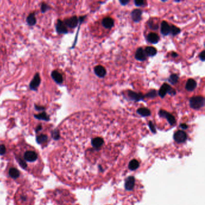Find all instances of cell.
Segmentation results:
<instances>
[{"instance_id": "cell-21", "label": "cell", "mask_w": 205, "mask_h": 205, "mask_svg": "<svg viewBox=\"0 0 205 205\" xmlns=\"http://www.w3.org/2000/svg\"><path fill=\"white\" fill-rule=\"evenodd\" d=\"M137 112V114H138L142 117H147L150 116L151 115L150 110L147 108H144V107L138 109Z\"/></svg>"}, {"instance_id": "cell-23", "label": "cell", "mask_w": 205, "mask_h": 205, "mask_svg": "<svg viewBox=\"0 0 205 205\" xmlns=\"http://www.w3.org/2000/svg\"><path fill=\"white\" fill-rule=\"evenodd\" d=\"M48 140V136L45 134H40L36 137V141L39 144H42L46 142Z\"/></svg>"}, {"instance_id": "cell-8", "label": "cell", "mask_w": 205, "mask_h": 205, "mask_svg": "<svg viewBox=\"0 0 205 205\" xmlns=\"http://www.w3.org/2000/svg\"><path fill=\"white\" fill-rule=\"evenodd\" d=\"M55 29H56L57 33L59 34H66L68 33V30L66 26L65 25L63 21H61L60 19H58L57 21V22L55 25Z\"/></svg>"}, {"instance_id": "cell-25", "label": "cell", "mask_w": 205, "mask_h": 205, "mask_svg": "<svg viewBox=\"0 0 205 205\" xmlns=\"http://www.w3.org/2000/svg\"><path fill=\"white\" fill-rule=\"evenodd\" d=\"M178 80H179V76H178L177 74H174H174H171L169 76V79H168L169 83L173 85L176 84L178 82Z\"/></svg>"}, {"instance_id": "cell-35", "label": "cell", "mask_w": 205, "mask_h": 205, "mask_svg": "<svg viewBox=\"0 0 205 205\" xmlns=\"http://www.w3.org/2000/svg\"><path fill=\"white\" fill-rule=\"evenodd\" d=\"M149 127H150L151 131H152L153 132H154V133H155V126L153 124V123L152 122H149Z\"/></svg>"}, {"instance_id": "cell-14", "label": "cell", "mask_w": 205, "mask_h": 205, "mask_svg": "<svg viewBox=\"0 0 205 205\" xmlns=\"http://www.w3.org/2000/svg\"><path fill=\"white\" fill-rule=\"evenodd\" d=\"M51 77L54 81L58 84H61L63 82V77L59 72L57 70H53L51 72Z\"/></svg>"}, {"instance_id": "cell-2", "label": "cell", "mask_w": 205, "mask_h": 205, "mask_svg": "<svg viewBox=\"0 0 205 205\" xmlns=\"http://www.w3.org/2000/svg\"><path fill=\"white\" fill-rule=\"evenodd\" d=\"M167 93L169 94L171 96H173L176 95V92L174 89L173 88L168 84L164 83L159 90L158 95L161 98H164L165 96V95H167Z\"/></svg>"}, {"instance_id": "cell-38", "label": "cell", "mask_w": 205, "mask_h": 205, "mask_svg": "<svg viewBox=\"0 0 205 205\" xmlns=\"http://www.w3.org/2000/svg\"><path fill=\"white\" fill-rule=\"evenodd\" d=\"M180 127H181V128L183 129H186L188 128V125H186V124H181V125H180Z\"/></svg>"}, {"instance_id": "cell-13", "label": "cell", "mask_w": 205, "mask_h": 205, "mask_svg": "<svg viewBox=\"0 0 205 205\" xmlns=\"http://www.w3.org/2000/svg\"><path fill=\"white\" fill-rule=\"evenodd\" d=\"M161 33L164 36H168L170 34V25L167 22L164 21L161 22Z\"/></svg>"}, {"instance_id": "cell-27", "label": "cell", "mask_w": 205, "mask_h": 205, "mask_svg": "<svg viewBox=\"0 0 205 205\" xmlns=\"http://www.w3.org/2000/svg\"><path fill=\"white\" fill-rule=\"evenodd\" d=\"M148 25L149 28H150L151 30H158V23H154V22L153 21L152 19H150L148 21Z\"/></svg>"}, {"instance_id": "cell-32", "label": "cell", "mask_w": 205, "mask_h": 205, "mask_svg": "<svg viewBox=\"0 0 205 205\" xmlns=\"http://www.w3.org/2000/svg\"><path fill=\"white\" fill-rule=\"evenodd\" d=\"M34 108L35 110L37 111H45V109H46V108L45 107H43V106L37 105L36 104H34Z\"/></svg>"}, {"instance_id": "cell-30", "label": "cell", "mask_w": 205, "mask_h": 205, "mask_svg": "<svg viewBox=\"0 0 205 205\" xmlns=\"http://www.w3.org/2000/svg\"><path fill=\"white\" fill-rule=\"evenodd\" d=\"M134 4H135L136 6L142 7L145 6L146 2L144 1H142V0H135L134 1Z\"/></svg>"}, {"instance_id": "cell-17", "label": "cell", "mask_w": 205, "mask_h": 205, "mask_svg": "<svg viewBox=\"0 0 205 205\" xmlns=\"http://www.w3.org/2000/svg\"><path fill=\"white\" fill-rule=\"evenodd\" d=\"M197 87V82L193 79H189L186 82L185 89L188 92H193Z\"/></svg>"}, {"instance_id": "cell-31", "label": "cell", "mask_w": 205, "mask_h": 205, "mask_svg": "<svg viewBox=\"0 0 205 205\" xmlns=\"http://www.w3.org/2000/svg\"><path fill=\"white\" fill-rule=\"evenodd\" d=\"M138 163L137 161H131V162L129 163V167H130V169L132 170L137 169L138 167Z\"/></svg>"}, {"instance_id": "cell-28", "label": "cell", "mask_w": 205, "mask_h": 205, "mask_svg": "<svg viewBox=\"0 0 205 205\" xmlns=\"http://www.w3.org/2000/svg\"><path fill=\"white\" fill-rule=\"evenodd\" d=\"M50 9V7L49 5L46 4L45 3H43L41 5V7H40V10H41V12L42 13H46Z\"/></svg>"}, {"instance_id": "cell-15", "label": "cell", "mask_w": 205, "mask_h": 205, "mask_svg": "<svg viewBox=\"0 0 205 205\" xmlns=\"http://www.w3.org/2000/svg\"><path fill=\"white\" fill-rule=\"evenodd\" d=\"M102 24L104 28L107 29H110L114 25V21L111 18L107 17L104 18L102 21Z\"/></svg>"}, {"instance_id": "cell-7", "label": "cell", "mask_w": 205, "mask_h": 205, "mask_svg": "<svg viewBox=\"0 0 205 205\" xmlns=\"http://www.w3.org/2000/svg\"><path fill=\"white\" fill-rule=\"evenodd\" d=\"M63 22L65 24V25L66 26V27H69L70 28H75L78 25L79 19L76 16H74L65 19Z\"/></svg>"}, {"instance_id": "cell-33", "label": "cell", "mask_w": 205, "mask_h": 205, "mask_svg": "<svg viewBox=\"0 0 205 205\" xmlns=\"http://www.w3.org/2000/svg\"><path fill=\"white\" fill-rule=\"evenodd\" d=\"M6 148L5 147L4 145H0V155H4L5 153H6Z\"/></svg>"}, {"instance_id": "cell-19", "label": "cell", "mask_w": 205, "mask_h": 205, "mask_svg": "<svg viewBox=\"0 0 205 205\" xmlns=\"http://www.w3.org/2000/svg\"><path fill=\"white\" fill-rule=\"evenodd\" d=\"M34 118L37 119V120H44L46 121V122H48L50 120L49 116H48L45 111H43L37 114H34Z\"/></svg>"}, {"instance_id": "cell-1", "label": "cell", "mask_w": 205, "mask_h": 205, "mask_svg": "<svg viewBox=\"0 0 205 205\" xmlns=\"http://www.w3.org/2000/svg\"><path fill=\"white\" fill-rule=\"evenodd\" d=\"M205 100L204 97L201 96H193L189 99V106L194 110H199L204 105Z\"/></svg>"}, {"instance_id": "cell-12", "label": "cell", "mask_w": 205, "mask_h": 205, "mask_svg": "<svg viewBox=\"0 0 205 205\" xmlns=\"http://www.w3.org/2000/svg\"><path fill=\"white\" fill-rule=\"evenodd\" d=\"M94 72L97 76L100 78H104L107 75V70L105 68L100 65L97 66L94 68Z\"/></svg>"}, {"instance_id": "cell-37", "label": "cell", "mask_w": 205, "mask_h": 205, "mask_svg": "<svg viewBox=\"0 0 205 205\" xmlns=\"http://www.w3.org/2000/svg\"><path fill=\"white\" fill-rule=\"evenodd\" d=\"M42 129V126L41 125H39L37 126L36 127V129H35V131H36V132H37L39 131H40Z\"/></svg>"}, {"instance_id": "cell-3", "label": "cell", "mask_w": 205, "mask_h": 205, "mask_svg": "<svg viewBox=\"0 0 205 205\" xmlns=\"http://www.w3.org/2000/svg\"><path fill=\"white\" fill-rule=\"evenodd\" d=\"M23 159H22L21 158H19V159H21V160L24 161L25 163H26V162H33L37 159L38 155H37V153L35 152L34 150H27L26 152H25L24 153H23Z\"/></svg>"}, {"instance_id": "cell-20", "label": "cell", "mask_w": 205, "mask_h": 205, "mask_svg": "<svg viewBox=\"0 0 205 205\" xmlns=\"http://www.w3.org/2000/svg\"><path fill=\"white\" fill-rule=\"evenodd\" d=\"M144 52H145L147 57H154L157 54V49L152 46L146 47L144 49Z\"/></svg>"}, {"instance_id": "cell-4", "label": "cell", "mask_w": 205, "mask_h": 205, "mask_svg": "<svg viewBox=\"0 0 205 205\" xmlns=\"http://www.w3.org/2000/svg\"><path fill=\"white\" fill-rule=\"evenodd\" d=\"M41 83V78L39 73H36L29 84V88L32 91H37Z\"/></svg>"}, {"instance_id": "cell-22", "label": "cell", "mask_w": 205, "mask_h": 205, "mask_svg": "<svg viewBox=\"0 0 205 205\" xmlns=\"http://www.w3.org/2000/svg\"><path fill=\"white\" fill-rule=\"evenodd\" d=\"M9 175L11 177L13 178V179H16L19 176V171H18V169H15V168H11L9 170Z\"/></svg>"}, {"instance_id": "cell-26", "label": "cell", "mask_w": 205, "mask_h": 205, "mask_svg": "<svg viewBox=\"0 0 205 205\" xmlns=\"http://www.w3.org/2000/svg\"><path fill=\"white\" fill-rule=\"evenodd\" d=\"M157 96V90H150L148 93H146L145 95H144V97H147V98H155Z\"/></svg>"}, {"instance_id": "cell-29", "label": "cell", "mask_w": 205, "mask_h": 205, "mask_svg": "<svg viewBox=\"0 0 205 205\" xmlns=\"http://www.w3.org/2000/svg\"><path fill=\"white\" fill-rule=\"evenodd\" d=\"M52 137H53V138L55 140H58L60 137V131L58 129H54L52 132Z\"/></svg>"}, {"instance_id": "cell-39", "label": "cell", "mask_w": 205, "mask_h": 205, "mask_svg": "<svg viewBox=\"0 0 205 205\" xmlns=\"http://www.w3.org/2000/svg\"><path fill=\"white\" fill-rule=\"evenodd\" d=\"M171 56L173 57H174V58H176V57H177L178 56V54L175 52H173V53H171Z\"/></svg>"}, {"instance_id": "cell-24", "label": "cell", "mask_w": 205, "mask_h": 205, "mask_svg": "<svg viewBox=\"0 0 205 205\" xmlns=\"http://www.w3.org/2000/svg\"><path fill=\"white\" fill-rule=\"evenodd\" d=\"M181 32V30L179 28L176 27L174 25H170V34L172 36H175L176 35H178Z\"/></svg>"}, {"instance_id": "cell-11", "label": "cell", "mask_w": 205, "mask_h": 205, "mask_svg": "<svg viewBox=\"0 0 205 205\" xmlns=\"http://www.w3.org/2000/svg\"><path fill=\"white\" fill-rule=\"evenodd\" d=\"M135 58L136 60L140 61H144L147 59V55H146L143 49L141 47L137 49L135 53Z\"/></svg>"}, {"instance_id": "cell-16", "label": "cell", "mask_w": 205, "mask_h": 205, "mask_svg": "<svg viewBox=\"0 0 205 205\" xmlns=\"http://www.w3.org/2000/svg\"><path fill=\"white\" fill-rule=\"evenodd\" d=\"M159 36L158 35L157 33H150L147 35V40L149 43H152V44H157L159 42Z\"/></svg>"}, {"instance_id": "cell-5", "label": "cell", "mask_w": 205, "mask_h": 205, "mask_svg": "<svg viewBox=\"0 0 205 205\" xmlns=\"http://www.w3.org/2000/svg\"><path fill=\"white\" fill-rule=\"evenodd\" d=\"M159 115L161 117L167 119L168 122L170 125H173L176 123V119L172 114L169 113V112L166 111L164 110H160L159 111Z\"/></svg>"}, {"instance_id": "cell-9", "label": "cell", "mask_w": 205, "mask_h": 205, "mask_svg": "<svg viewBox=\"0 0 205 205\" xmlns=\"http://www.w3.org/2000/svg\"><path fill=\"white\" fill-rule=\"evenodd\" d=\"M142 14L143 11L142 10L138 9L133 10L131 11V18H132V21L136 23L139 22L142 20Z\"/></svg>"}, {"instance_id": "cell-18", "label": "cell", "mask_w": 205, "mask_h": 205, "mask_svg": "<svg viewBox=\"0 0 205 205\" xmlns=\"http://www.w3.org/2000/svg\"><path fill=\"white\" fill-rule=\"evenodd\" d=\"M26 22L29 26H34L37 22V19L36 18L35 13H31L28 15L26 19Z\"/></svg>"}, {"instance_id": "cell-6", "label": "cell", "mask_w": 205, "mask_h": 205, "mask_svg": "<svg viewBox=\"0 0 205 205\" xmlns=\"http://www.w3.org/2000/svg\"><path fill=\"white\" fill-rule=\"evenodd\" d=\"M127 96L131 100H133L134 102H139L140 100L144 99V95L141 93H137V92L132 91V90H128L127 91Z\"/></svg>"}, {"instance_id": "cell-34", "label": "cell", "mask_w": 205, "mask_h": 205, "mask_svg": "<svg viewBox=\"0 0 205 205\" xmlns=\"http://www.w3.org/2000/svg\"><path fill=\"white\" fill-rule=\"evenodd\" d=\"M199 58L201 61H204L205 60V51H203L199 54Z\"/></svg>"}, {"instance_id": "cell-10", "label": "cell", "mask_w": 205, "mask_h": 205, "mask_svg": "<svg viewBox=\"0 0 205 205\" xmlns=\"http://www.w3.org/2000/svg\"><path fill=\"white\" fill-rule=\"evenodd\" d=\"M186 137H187V135L185 132L181 130L177 131L174 135V140L178 143L184 142L186 140Z\"/></svg>"}, {"instance_id": "cell-36", "label": "cell", "mask_w": 205, "mask_h": 205, "mask_svg": "<svg viewBox=\"0 0 205 205\" xmlns=\"http://www.w3.org/2000/svg\"><path fill=\"white\" fill-rule=\"evenodd\" d=\"M119 2H120V3L122 6H126V5L129 3V0H120Z\"/></svg>"}]
</instances>
